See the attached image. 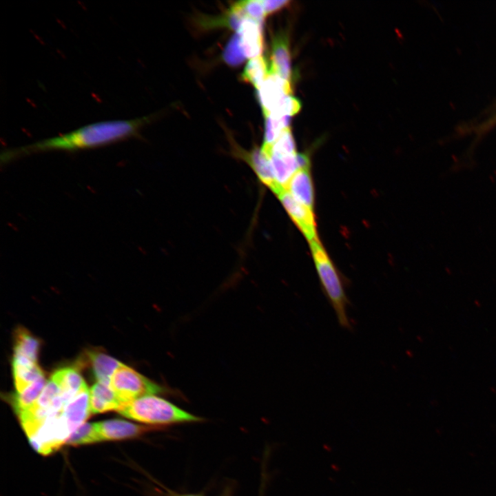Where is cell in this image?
<instances>
[{
    "label": "cell",
    "mask_w": 496,
    "mask_h": 496,
    "mask_svg": "<svg viewBox=\"0 0 496 496\" xmlns=\"http://www.w3.org/2000/svg\"><path fill=\"white\" fill-rule=\"evenodd\" d=\"M258 92L265 116H276L292 90L289 81L278 74L269 73Z\"/></svg>",
    "instance_id": "cell-6"
},
{
    "label": "cell",
    "mask_w": 496,
    "mask_h": 496,
    "mask_svg": "<svg viewBox=\"0 0 496 496\" xmlns=\"http://www.w3.org/2000/svg\"><path fill=\"white\" fill-rule=\"evenodd\" d=\"M99 440L109 441L130 438L159 427L136 425L123 420H109L95 423Z\"/></svg>",
    "instance_id": "cell-8"
},
{
    "label": "cell",
    "mask_w": 496,
    "mask_h": 496,
    "mask_svg": "<svg viewBox=\"0 0 496 496\" xmlns=\"http://www.w3.org/2000/svg\"><path fill=\"white\" fill-rule=\"evenodd\" d=\"M51 377L59 386L61 397L65 405L86 384L78 369L72 367L58 369Z\"/></svg>",
    "instance_id": "cell-16"
},
{
    "label": "cell",
    "mask_w": 496,
    "mask_h": 496,
    "mask_svg": "<svg viewBox=\"0 0 496 496\" xmlns=\"http://www.w3.org/2000/svg\"><path fill=\"white\" fill-rule=\"evenodd\" d=\"M244 12L247 18L262 23L266 17L262 1H242Z\"/></svg>",
    "instance_id": "cell-24"
},
{
    "label": "cell",
    "mask_w": 496,
    "mask_h": 496,
    "mask_svg": "<svg viewBox=\"0 0 496 496\" xmlns=\"http://www.w3.org/2000/svg\"><path fill=\"white\" fill-rule=\"evenodd\" d=\"M316 270L324 294L333 309L340 325L351 329L347 309L350 304L342 280L318 240L310 242Z\"/></svg>",
    "instance_id": "cell-3"
},
{
    "label": "cell",
    "mask_w": 496,
    "mask_h": 496,
    "mask_svg": "<svg viewBox=\"0 0 496 496\" xmlns=\"http://www.w3.org/2000/svg\"><path fill=\"white\" fill-rule=\"evenodd\" d=\"M247 159L259 179L275 193L278 192L269 156L260 149H254L247 155Z\"/></svg>",
    "instance_id": "cell-18"
},
{
    "label": "cell",
    "mask_w": 496,
    "mask_h": 496,
    "mask_svg": "<svg viewBox=\"0 0 496 496\" xmlns=\"http://www.w3.org/2000/svg\"><path fill=\"white\" fill-rule=\"evenodd\" d=\"M269 74V68L263 56L250 59L242 73V79L258 90Z\"/></svg>",
    "instance_id": "cell-20"
},
{
    "label": "cell",
    "mask_w": 496,
    "mask_h": 496,
    "mask_svg": "<svg viewBox=\"0 0 496 496\" xmlns=\"http://www.w3.org/2000/svg\"><path fill=\"white\" fill-rule=\"evenodd\" d=\"M495 126H496V113L487 118L486 121L476 125L475 127V132L477 134L480 135L489 131Z\"/></svg>",
    "instance_id": "cell-26"
},
{
    "label": "cell",
    "mask_w": 496,
    "mask_h": 496,
    "mask_svg": "<svg viewBox=\"0 0 496 496\" xmlns=\"http://www.w3.org/2000/svg\"><path fill=\"white\" fill-rule=\"evenodd\" d=\"M174 496H199V495H191V494H186V495H178V494H176V495H174Z\"/></svg>",
    "instance_id": "cell-27"
},
{
    "label": "cell",
    "mask_w": 496,
    "mask_h": 496,
    "mask_svg": "<svg viewBox=\"0 0 496 496\" xmlns=\"http://www.w3.org/2000/svg\"><path fill=\"white\" fill-rule=\"evenodd\" d=\"M270 159L274 179L278 188V194L287 187L295 173L300 169L298 154H267Z\"/></svg>",
    "instance_id": "cell-13"
},
{
    "label": "cell",
    "mask_w": 496,
    "mask_h": 496,
    "mask_svg": "<svg viewBox=\"0 0 496 496\" xmlns=\"http://www.w3.org/2000/svg\"><path fill=\"white\" fill-rule=\"evenodd\" d=\"M277 196L286 211L309 242L318 240L313 209L296 201L287 189Z\"/></svg>",
    "instance_id": "cell-7"
},
{
    "label": "cell",
    "mask_w": 496,
    "mask_h": 496,
    "mask_svg": "<svg viewBox=\"0 0 496 496\" xmlns=\"http://www.w3.org/2000/svg\"><path fill=\"white\" fill-rule=\"evenodd\" d=\"M91 413H101L108 411H120L127 403L123 401L110 384L97 382L90 389Z\"/></svg>",
    "instance_id": "cell-11"
},
{
    "label": "cell",
    "mask_w": 496,
    "mask_h": 496,
    "mask_svg": "<svg viewBox=\"0 0 496 496\" xmlns=\"http://www.w3.org/2000/svg\"><path fill=\"white\" fill-rule=\"evenodd\" d=\"M269 73L278 74L289 81L291 80V54L285 35L280 34L273 39Z\"/></svg>",
    "instance_id": "cell-12"
},
{
    "label": "cell",
    "mask_w": 496,
    "mask_h": 496,
    "mask_svg": "<svg viewBox=\"0 0 496 496\" xmlns=\"http://www.w3.org/2000/svg\"><path fill=\"white\" fill-rule=\"evenodd\" d=\"M118 412L126 417L153 425L194 422L202 420L155 395L134 399Z\"/></svg>",
    "instance_id": "cell-2"
},
{
    "label": "cell",
    "mask_w": 496,
    "mask_h": 496,
    "mask_svg": "<svg viewBox=\"0 0 496 496\" xmlns=\"http://www.w3.org/2000/svg\"><path fill=\"white\" fill-rule=\"evenodd\" d=\"M151 117L97 122L68 133L45 138L31 144L6 149L1 153L2 164L36 153L76 152L105 146L138 135Z\"/></svg>",
    "instance_id": "cell-1"
},
{
    "label": "cell",
    "mask_w": 496,
    "mask_h": 496,
    "mask_svg": "<svg viewBox=\"0 0 496 496\" xmlns=\"http://www.w3.org/2000/svg\"><path fill=\"white\" fill-rule=\"evenodd\" d=\"M46 383L47 381L43 375L23 391L17 393L12 397V405L17 415L27 410L35 403Z\"/></svg>",
    "instance_id": "cell-19"
},
{
    "label": "cell",
    "mask_w": 496,
    "mask_h": 496,
    "mask_svg": "<svg viewBox=\"0 0 496 496\" xmlns=\"http://www.w3.org/2000/svg\"><path fill=\"white\" fill-rule=\"evenodd\" d=\"M90 413V390L85 384L80 391L66 404L61 414L73 433L83 424Z\"/></svg>",
    "instance_id": "cell-10"
},
{
    "label": "cell",
    "mask_w": 496,
    "mask_h": 496,
    "mask_svg": "<svg viewBox=\"0 0 496 496\" xmlns=\"http://www.w3.org/2000/svg\"><path fill=\"white\" fill-rule=\"evenodd\" d=\"M12 369L17 393L21 392L37 379L44 375L38 364L30 365L12 364Z\"/></svg>",
    "instance_id": "cell-21"
},
{
    "label": "cell",
    "mask_w": 496,
    "mask_h": 496,
    "mask_svg": "<svg viewBox=\"0 0 496 496\" xmlns=\"http://www.w3.org/2000/svg\"><path fill=\"white\" fill-rule=\"evenodd\" d=\"M39 348V339L25 328L19 327L14 334L12 364L21 365L37 364Z\"/></svg>",
    "instance_id": "cell-9"
},
{
    "label": "cell",
    "mask_w": 496,
    "mask_h": 496,
    "mask_svg": "<svg viewBox=\"0 0 496 496\" xmlns=\"http://www.w3.org/2000/svg\"><path fill=\"white\" fill-rule=\"evenodd\" d=\"M110 386L126 403L144 395L170 392L169 389L152 382L123 363L113 374Z\"/></svg>",
    "instance_id": "cell-4"
},
{
    "label": "cell",
    "mask_w": 496,
    "mask_h": 496,
    "mask_svg": "<svg viewBox=\"0 0 496 496\" xmlns=\"http://www.w3.org/2000/svg\"><path fill=\"white\" fill-rule=\"evenodd\" d=\"M86 358L93 374L99 382L110 384L111 378L121 362L99 350L89 351Z\"/></svg>",
    "instance_id": "cell-17"
},
{
    "label": "cell",
    "mask_w": 496,
    "mask_h": 496,
    "mask_svg": "<svg viewBox=\"0 0 496 496\" xmlns=\"http://www.w3.org/2000/svg\"><path fill=\"white\" fill-rule=\"evenodd\" d=\"M100 442L95 423L83 424L70 435L66 443L81 445Z\"/></svg>",
    "instance_id": "cell-22"
},
{
    "label": "cell",
    "mask_w": 496,
    "mask_h": 496,
    "mask_svg": "<svg viewBox=\"0 0 496 496\" xmlns=\"http://www.w3.org/2000/svg\"><path fill=\"white\" fill-rule=\"evenodd\" d=\"M223 58L231 66H238L245 61L246 56L241 47L240 39L238 33L234 34L227 43Z\"/></svg>",
    "instance_id": "cell-23"
},
{
    "label": "cell",
    "mask_w": 496,
    "mask_h": 496,
    "mask_svg": "<svg viewBox=\"0 0 496 496\" xmlns=\"http://www.w3.org/2000/svg\"><path fill=\"white\" fill-rule=\"evenodd\" d=\"M290 1L286 0H264L262 1L265 16L272 14L285 7Z\"/></svg>",
    "instance_id": "cell-25"
},
{
    "label": "cell",
    "mask_w": 496,
    "mask_h": 496,
    "mask_svg": "<svg viewBox=\"0 0 496 496\" xmlns=\"http://www.w3.org/2000/svg\"><path fill=\"white\" fill-rule=\"evenodd\" d=\"M246 58L259 56L263 50V36L261 23L247 18L237 31Z\"/></svg>",
    "instance_id": "cell-14"
},
{
    "label": "cell",
    "mask_w": 496,
    "mask_h": 496,
    "mask_svg": "<svg viewBox=\"0 0 496 496\" xmlns=\"http://www.w3.org/2000/svg\"><path fill=\"white\" fill-rule=\"evenodd\" d=\"M287 190L296 201L313 209V187L309 168L297 171L291 178Z\"/></svg>",
    "instance_id": "cell-15"
},
{
    "label": "cell",
    "mask_w": 496,
    "mask_h": 496,
    "mask_svg": "<svg viewBox=\"0 0 496 496\" xmlns=\"http://www.w3.org/2000/svg\"><path fill=\"white\" fill-rule=\"evenodd\" d=\"M72 434L61 412L45 420L37 431L28 436L29 441L38 453L48 455L66 443Z\"/></svg>",
    "instance_id": "cell-5"
}]
</instances>
